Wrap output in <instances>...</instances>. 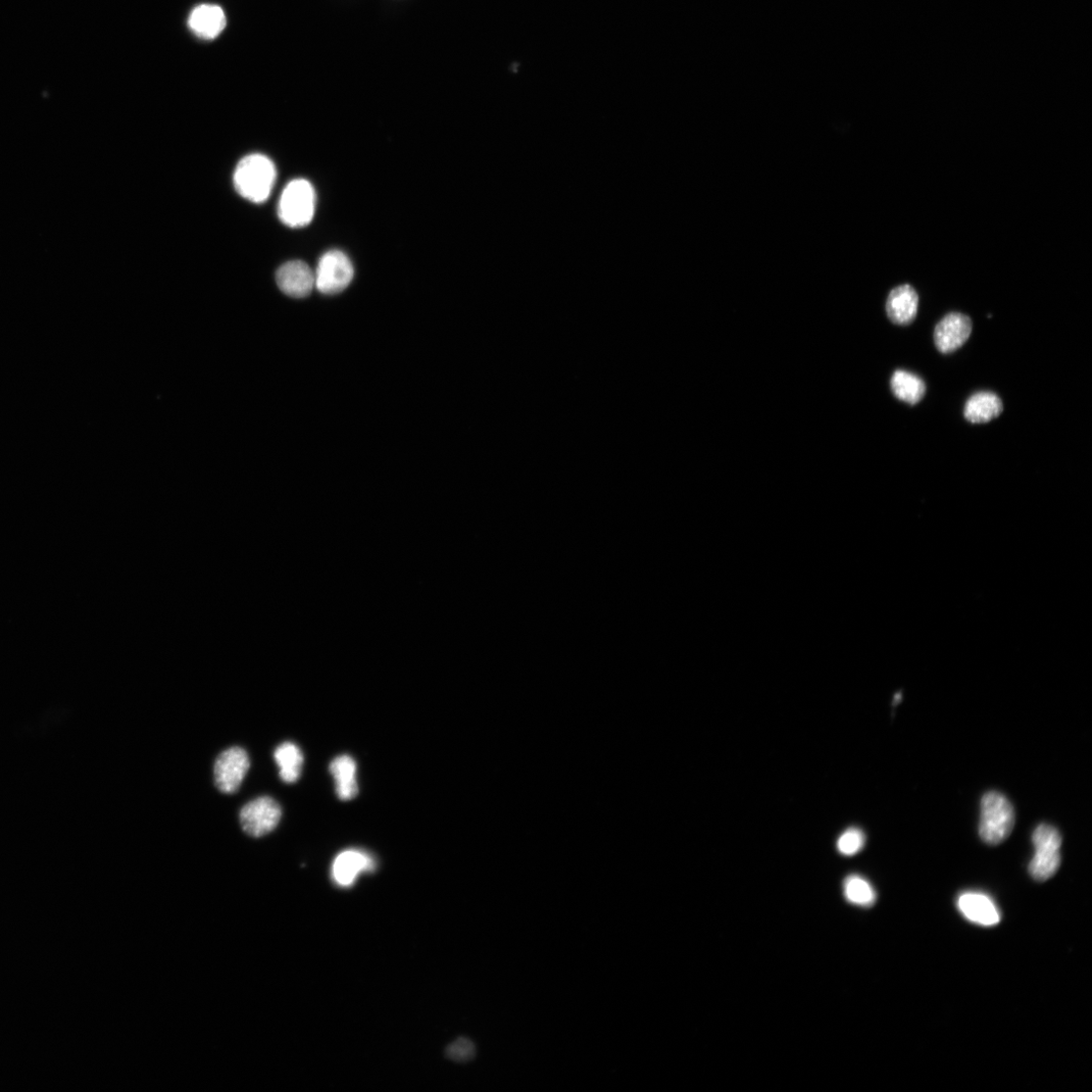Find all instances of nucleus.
Instances as JSON below:
<instances>
[{"label": "nucleus", "mask_w": 1092, "mask_h": 1092, "mask_svg": "<svg viewBox=\"0 0 1092 1092\" xmlns=\"http://www.w3.org/2000/svg\"><path fill=\"white\" fill-rule=\"evenodd\" d=\"M376 862L371 855L360 850L340 853L332 865V878L341 887H351L359 876L374 871Z\"/></svg>", "instance_id": "10"}, {"label": "nucleus", "mask_w": 1092, "mask_h": 1092, "mask_svg": "<svg viewBox=\"0 0 1092 1092\" xmlns=\"http://www.w3.org/2000/svg\"><path fill=\"white\" fill-rule=\"evenodd\" d=\"M1035 855L1029 865L1031 876L1045 882L1052 878L1060 868L1062 838L1052 825L1039 824L1033 833Z\"/></svg>", "instance_id": "4"}, {"label": "nucleus", "mask_w": 1092, "mask_h": 1092, "mask_svg": "<svg viewBox=\"0 0 1092 1092\" xmlns=\"http://www.w3.org/2000/svg\"><path fill=\"white\" fill-rule=\"evenodd\" d=\"M274 760L279 767V777L287 784L300 779L304 757L299 747L292 742H283L275 749Z\"/></svg>", "instance_id": "17"}, {"label": "nucleus", "mask_w": 1092, "mask_h": 1092, "mask_svg": "<svg viewBox=\"0 0 1092 1092\" xmlns=\"http://www.w3.org/2000/svg\"><path fill=\"white\" fill-rule=\"evenodd\" d=\"M972 332L971 319L961 313H951L942 318L934 329L933 339L936 350L949 355L962 347Z\"/></svg>", "instance_id": "8"}, {"label": "nucleus", "mask_w": 1092, "mask_h": 1092, "mask_svg": "<svg viewBox=\"0 0 1092 1092\" xmlns=\"http://www.w3.org/2000/svg\"><path fill=\"white\" fill-rule=\"evenodd\" d=\"M1003 411L1004 404L997 393L978 391L966 402L964 416L973 424H981L998 418Z\"/></svg>", "instance_id": "14"}, {"label": "nucleus", "mask_w": 1092, "mask_h": 1092, "mask_svg": "<svg viewBox=\"0 0 1092 1092\" xmlns=\"http://www.w3.org/2000/svg\"><path fill=\"white\" fill-rule=\"evenodd\" d=\"M866 836L859 828H849L843 832L836 843L837 850L843 856H854L865 846Z\"/></svg>", "instance_id": "19"}, {"label": "nucleus", "mask_w": 1092, "mask_h": 1092, "mask_svg": "<svg viewBox=\"0 0 1092 1092\" xmlns=\"http://www.w3.org/2000/svg\"><path fill=\"white\" fill-rule=\"evenodd\" d=\"M316 210V192L306 179H294L283 189L278 202L280 221L291 228L309 225Z\"/></svg>", "instance_id": "3"}, {"label": "nucleus", "mask_w": 1092, "mask_h": 1092, "mask_svg": "<svg viewBox=\"0 0 1092 1092\" xmlns=\"http://www.w3.org/2000/svg\"><path fill=\"white\" fill-rule=\"evenodd\" d=\"M890 385L898 399L912 406L924 399L927 390L926 383L920 377L901 370L893 374Z\"/></svg>", "instance_id": "16"}, {"label": "nucleus", "mask_w": 1092, "mask_h": 1092, "mask_svg": "<svg viewBox=\"0 0 1092 1092\" xmlns=\"http://www.w3.org/2000/svg\"><path fill=\"white\" fill-rule=\"evenodd\" d=\"M227 20L223 10L214 5L196 7L188 19L191 32L203 40L216 39L226 28Z\"/></svg>", "instance_id": "13"}, {"label": "nucleus", "mask_w": 1092, "mask_h": 1092, "mask_svg": "<svg viewBox=\"0 0 1092 1092\" xmlns=\"http://www.w3.org/2000/svg\"><path fill=\"white\" fill-rule=\"evenodd\" d=\"M251 768V759L240 747L224 751L216 760L214 778L217 788L226 794L238 791Z\"/></svg>", "instance_id": "7"}, {"label": "nucleus", "mask_w": 1092, "mask_h": 1092, "mask_svg": "<svg viewBox=\"0 0 1092 1092\" xmlns=\"http://www.w3.org/2000/svg\"><path fill=\"white\" fill-rule=\"evenodd\" d=\"M919 294L910 284L892 289L887 297L886 313L889 320L897 325L912 324L918 314Z\"/></svg>", "instance_id": "12"}, {"label": "nucleus", "mask_w": 1092, "mask_h": 1092, "mask_svg": "<svg viewBox=\"0 0 1092 1092\" xmlns=\"http://www.w3.org/2000/svg\"><path fill=\"white\" fill-rule=\"evenodd\" d=\"M962 916L981 927H995L1001 922V912L996 903L981 892H965L957 902Z\"/></svg>", "instance_id": "11"}, {"label": "nucleus", "mask_w": 1092, "mask_h": 1092, "mask_svg": "<svg viewBox=\"0 0 1092 1092\" xmlns=\"http://www.w3.org/2000/svg\"><path fill=\"white\" fill-rule=\"evenodd\" d=\"M278 287L285 294L302 299L316 287L315 273L301 261L286 263L276 273Z\"/></svg>", "instance_id": "9"}, {"label": "nucleus", "mask_w": 1092, "mask_h": 1092, "mask_svg": "<svg viewBox=\"0 0 1092 1092\" xmlns=\"http://www.w3.org/2000/svg\"><path fill=\"white\" fill-rule=\"evenodd\" d=\"M329 769L336 781L338 798L343 802L357 798L359 785L356 761L350 756L343 755L332 761Z\"/></svg>", "instance_id": "15"}, {"label": "nucleus", "mask_w": 1092, "mask_h": 1092, "mask_svg": "<svg viewBox=\"0 0 1092 1092\" xmlns=\"http://www.w3.org/2000/svg\"><path fill=\"white\" fill-rule=\"evenodd\" d=\"M276 179L273 163L263 155L244 158L234 173V185L237 192L253 203L261 204L268 200Z\"/></svg>", "instance_id": "1"}, {"label": "nucleus", "mask_w": 1092, "mask_h": 1092, "mask_svg": "<svg viewBox=\"0 0 1092 1092\" xmlns=\"http://www.w3.org/2000/svg\"><path fill=\"white\" fill-rule=\"evenodd\" d=\"M843 893L852 905L869 908L876 902L873 886L859 875H851L843 882Z\"/></svg>", "instance_id": "18"}, {"label": "nucleus", "mask_w": 1092, "mask_h": 1092, "mask_svg": "<svg viewBox=\"0 0 1092 1092\" xmlns=\"http://www.w3.org/2000/svg\"><path fill=\"white\" fill-rule=\"evenodd\" d=\"M355 276V269L349 258L339 251H331L325 254L315 272L317 289L325 294H335L343 291L351 284Z\"/></svg>", "instance_id": "5"}, {"label": "nucleus", "mask_w": 1092, "mask_h": 1092, "mask_svg": "<svg viewBox=\"0 0 1092 1092\" xmlns=\"http://www.w3.org/2000/svg\"><path fill=\"white\" fill-rule=\"evenodd\" d=\"M448 1055L454 1061L468 1062L476 1056V1047L472 1040L461 1037L448 1049Z\"/></svg>", "instance_id": "20"}, {"label": "nucleus", "mask_w": 1092, "mask_h": 1092, "mask_svg": "<svg viewBox=\"0 0 1092 1092\" xmlns=\"http://www.w3.org/2000/svg\"><path fill=\"white\" fill-rule=\"evenodd\" d=\"M280 806L269 797L248 803L240 812L243 830L254 837H262L275 829L281 819Z\"/></svg>", "instance_id": "6"}, {"label": "nucleus", "mask_w": 1092, "mask_h": 1092, "mask_svg": "<svg viewBox=\"0 0 1092 1092\" xmlns=\"http://www.w3.org/2000/svg\"><path fill=\"white\" fill-rule=\"evenodd\" d=\"M1015 811L1009 800L999 792H988L981 801L979 834L988 845H999L1012 833Z\"/></svg>", "instance_id": "2"}]
</instances>
